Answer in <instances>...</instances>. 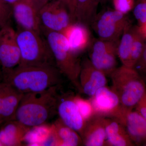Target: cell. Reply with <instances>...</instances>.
<instances>
[{"mask_svg":"<svg viewBox=\"0 0 146 146\" xmlns=\"http://www.w3.org/2000/svg\"><path fill=\"white\" fill-rule=\"evenodd\" d=\"M62 75L55 66H18L1 72V81L23 94L40 92L62 83Z\"/></svg>","mask_w":146,"mask_h":146,"instance_id":"obj_1","label":"cell"},{"mask_svg":"<svg viewBox=\"0 0 146 146\" xmlns=\"http://www.w3.org/2000/svg\"><path fill=\"white\" fill-rule=\"evenodd\" d=\"M73 94H58L57 113L60 119L81 136L86 121L81 114L74 100Z\"/></svg>","mask_w":146,"mask_h":146,"instance_id":"obj_11","label":"cell"},{"mask_svg":"<svg viewBox=\"0 0 146 146\" xmlns=\"http://www.w3.org/2000/svg\"><path fill=\"white\" fill-rule=\"evenodd\" d=\"M23 95L9 84L0 81V125L15 120L16 111Z\"/></svg>","mask_w":146,"mask_h":146,"instance_id":"obj_14","label":"cell"},{"mask_svg":"<svg viewBox=\"0 0 146 146\" xmlns=\"http://www.w3.org/2000/svg\"><path fill=\"white\" fill-rule=\"evenodd\" d=\"M105 124L108 146L134 145L125 127L118 120L106 117Z\"/></svg>","mask_w":146,"mask_h":146,"instance_id":"obj_19","label":"cell"},{"mask_svg":"<svg viewBox=\"0 0 146 146\" xmlns=\"http://www.w3.org/2000/svg\"><path fill=\"white\" fill-rule=\"evenodd\" d=\"M106 76L95 68L89 58L81 61L79 82L81 93L93 97L98 89L106 86Z\"/></svg>","mask_w":146,"mask_h":146,"instance_id":"obj_13","label":"cell"},{"mask_svg":"<svg viewBox=\"0 0 146 146\" xmlns=\"http://www.w3.org/2000/svg\"><path fill=\"white\" fill-rule=\"evenodd\" d=\"M40 9L33 0H21L12 6V16L18 28L41 33L39 16Z\"/></svg>","mask_w":146,"mask_h":146,"instance_id":"obj_12","label":"cell"},{"mask_svg":"<svg viewBox=\"0 0 146 146\" xmlns=\"http://www.w3.org/2000/svg\"><path fill=\"white\" fill-rule=\"evenodd\" d=\"M137 20L144 25L146 22V0H143L135 7L133 11Z\"/></svg>","mask_w":146,"mask_h":146,"instance_id":"obj_27","label":"cell"},{"mask_svg":"<svg viewBox=\"0 0 146 146\" xmlns=\"http://www.w3.org/2000/svg\"><path fill=\"white\" fill-rule=\"evenodd\" d=\"M1 27H0V29H1Z\"/></svg>","mask_w":146,"mask_h":146,"instance_id":"obj_37","label":"cell"},{"mask_svg":"<svg viewBox=\"0 0 146 146\" xmlns=\"http://www.w3.org/2000/svg\"><path fill=\"white\" fill-rule=\"evenodd\" d=\"M21 53L16 40V31L10 25L0 29V65L1 70L20 65Z\"/></svg>","mask_w":146,"mask_h":146,"instance_id":"obj_9","label":"cell"},{"mask_svg":"<svg viewBox=\"0 0 146 146\" xmlns=\"http://www.w3.org/2000/svg\"><path fill=\"white\" fill-rule=\"evenodd\" d=\"M129 25L125 14L115 9H108L98 13L91 26L99 39L106 41L119 40Z\"/></svg>","mask_w":146,"mask_h":146,"instance_id":"obj_6","label":"cell"},{"mask_svg":"<svg viewBox=\"0 0 146 146\" xmlns=\"http://www.w3.org/2000/svg\"><path fill=\"white\" fill-rule=\"evenodd\" d=\"M3 1L7 4L12 6L13 5L20 1L21 0H3Z\"/></svg>","mask_w":146,"mask_h":146,"instance_id":"obj_33","label":"cell"},{"mask_svg":"<svg viewBox=\"0 0 146 146\" xmlns=\"http://www.w3.org/2000/svg\"><path fill=\"white\" fill-rule=\"evenodd\" d=\"M41 8L51 0H33Z\"/></svg>","mask_w":146,"mask_h":146,"instance_id":"obj_32","label":"cell"},{"mask_svg":"<svg viewBox=\"0 0 146 146\" xmlns=\"http://www.w3.org/2000/svg\"><path fill=\"white\" fill-rule=\"evenodd\" d=\"M16 35L21 56L19 65L56 66L49 46L40 33L18 28Z\"/></svg>","mask_w":146,"mask_h":146,"instance_id":"obj_5","label":"cell"},{"mask_svg":"<svg viewBox=\"0 0 146 146\" xmlns=\"http://www.w3.org/2000/svg\"><path fill=\"white\" fill-rule=\"evenodd\" d=\"M46 39L54 58L56 66L80 93L79 82L81 60L71 50L68 41L61 33L44 31Z\"/></svg>","mask_w":146,"mask_h":146,"instance_id":"obj_4","label":"cell"},{"mask_svg":"<svg viewBox=\"0 0 146 146\" xmlns=\"http://www.w3.org/2000/svg\"><path fill=\"white\" fill-rule=\"evenodd\" d=\"M1 125L0 141L4 146L23 145L24 138L30 127L16 120L8 121Z\"/></svg>","mask_w":146,"mask_h":146,"instance_id":"obj_18","label":"cell"},{"mask_svg":"<svg viewBox=\"0 0 146 146\" xmlns=\"http://www.w3.org/2000/svg\"><path fill=\"white\" fill-rule=\"evenodd\" d=\"M110 76L111 89L119 99L123 118L126 113L135 108L145 95V82L134 68L123 65L116 68Z\"/></svg>","mask_w":146,"mask_h":146,"instance_id":"obj_3","label":"cell"},{"mask_svg":"<svg viewBox=\"0 0 146 146\" xmlns=\"http://www.w3.org/2000/svg\"><path fill=\"white\" fill-rule=\"evenodd\" d=\"M134 35V33L131 31L129 25L120 38L118 47V56L122 65L130 68L131 50Z\"/></svg>","mask_w":146,"mask_h":146,"instance_id":"obj_23","label":"cell"},{"mask_svg":"<svg viewBox=\"0 0 146 146\" xmlns=\"http://www.w3.org/2000/svg\"><path fill=\"white\" fill-rule=\"evenodd\" d=\"M0 146H4L3 144L2 143L1 141H0Z\"/></svg>","mask_w":146,"mask_h":146,"instance_id":"obj_35","label":"cell"},{"mask_svg":"<svg viewBox=\"0 0 146 146\" xmlns=\"http://www.w3.org/2000/svg\"><path fill=\"white\" fill-rule=\"evenodd\" d=\"M105 124V116L99 114L86 121L81 136L83 145L108 146Z\"/></svg>","mask_w":146,"mask_h":146,"instance_id":"obj_16","label":"cell"},{"mask_svg":"<svg viewBox=\"0 0 146 146\" xmlns=\"http://www.w3.org/2000/svg\"><path fill=\"white\" fill-rule=\"evenodd\" d=\"M101 0H76L75 22L91 26L96 17Z\"/></svg>","mask_w":146,"mask_h":146,"instance_id":"obj_20","label":"cell"},{"mask_svg":"<svg viewBox=\"0 0 146 146\" xmlns=\"http://www.w3.org/2000/svg\"><path fill=\"white\" fill-rule=\"evenodd\" d=\"M121 123L134 145H146V120L136 110L126 113Z\"/></svg>","mask_w":146,"mask_h":146,"instance_id":"obj_17","label":"cell"},{"mask_svg":"<svg viewBox=\"0 0 146 146\" xmlns=\"http://www.w3.org/2000/svg\"><path fill=\"white\" fill-rule=\"evenodd\" d=\"M65 4L69 10L73 23L75 22L74 12L75 9L76 0H60Z\"/></svg>","mask_w":146,"mask_h":146,"instance_id":"obj_30","label":"cell"},{"mask_svg":"<svg viewBox=\"0 0 146 146\" xmlns=\"http://www.w3.org/2000/svg\"><path fill=\"white\" fill-rule=\"evenodd\" d=\"M144 25H145V28H146V22L145 23V24H144Z\"/></svg>","mask_w":146,"mask_h":146,"instance_id":"obj_36","label":"cell"},{"mask_svg":"<svg viewBox=\"0 0 146 146\" xmlns=\"http://www.w3.org/2000/svg\"><path fill=\"white\" fill-rule=\"evenodd\" d=\"M41 31L61 33L72 23L69 10L60 0H51L39 10Z\"/></svg>","mask_w":146,"mask_h":146,"instance_id":"obj_8","label":"cell"},{"mask_svg":"<svg viewBox=\"0 0 146 146\" xmlns=\"http://www.w3.org/2000/svg\"><path fill=\"white\" fill-rule=\"evenodd\" d=\"M115 9L124 14L131 8V0H113Z\"/></svg>","mask_w":146,"mask_h":146,"instance_id":"obj_28","label":"cell"},{"mask_svg":"<svg viewBox=\"0 0 146 146\" xmlns=\"http://www.w3.org/2000/svg\"><path fill=\"white\" fill-rule=\"evenodd\" d=\"M143 45L141 36L134 33V37L130 53V66L134 68L141 58L144 50Z\"/></svg>","mask_w":146,"mask_h":146,"instance_id":"obj_25","label":"cell"},{"mask_svg":"<svg viewBox=\"0 0 146 146\" xmlns=\"http://www.w3.org/2000/svg\"><path fill=\"white\" fill-rule=\"evenodd\" d=\"M137 63H140V65H138V66L136 65L135 67L137 66V68L138 69L145 68L146 71V48L144 49L142 55Z\"/></svg>","mask_w":146,"mask_h":146,"instance_id":"obj_31","label":"cell"},{"mask_svg":"<svg viewBox=\"0 0 146 146\" xmlns=\"http://www.w3.org/2000/svg\"></svg>","mask_w":146,"mask_h":146,"instance_id":"obj_38","label":"cell"},{"mask_svg":"<svg viewBox=\"0 0 146 146\" xmlns=\"http://www.w3.org/2000/svg\"><path fill=\"white\" fill-rule=\"evenodd\" d=\"M12 16V6L3 1L0 0V27L1 28L10 25Z\"/></svg>","mask_w":146,"mask_h":146,"instance_id":"obj_26","label":"cell"},{"mask_svg":"<svg viewBox=\"0 0 146 146\" xmlns=\"http://www.w3.org/2000/svg\"><path fill=\"white\" fill-rule=\"evenodd\" d=\"M90 100L97 114L115 118L119 122L122 119L123 114L119 99L111 88L103 86Z\"/></svg>","mask_w":146,"mask_h":146,"instance_id":"obj_10","label":"cell"},{"mask_svg":"<svg viewBox=\"0 0 146 146\" xmlns=\"http://www.w3.org/2000/svg\"><path fill=\"white\" fill-rule=\"evenodd\" d=\"M74 100L84 119L86 121L96 115L91 100H86L79 96H74Z\"/></svg>","mask_w":146,"mask_h":146,"instance_id":"obj_24","label":"cell"},{"mask_svg":"<svg viewBox=\"0 0 146 146\" xmlns=\"http://www.w3.org/2000/svg\"><path fill=\"white\" fill-rule=\"evenodd\" d=\"M111 1V0H101V3L102 4H105L106 3L110 1Z\"/></svg>","mask_w":146,"mask_h":146,"instance_id":"obj_34","label":"cell"},{"mask_svg":"<svg viewBox=\"0 0 146 146\" xmlns=\"http://www.w3.org/2000/svg\"><path fill=\"white\" fill-rule=\"evenodd\" d=\"M119 41L94 39L88 48L89 60L95 68L106 76H110L117 68V57Z\"/></svg>","mask_w":146,"mask_h":146,"instance_id":"obj_7","label":"cell"},{"mask_svg":"<svg viewBox=\"0 0 146 146\" xmlns=\"http://www.w3.org/2000/svg\"><path fill=\"white\" fill-rule=\"evenodd\" d=\"M58 87L53 86L44 91L24 94L15 120L30 127L46 123L57 114Z\"/></svg>","mask_w":146,"mask_h":146,"instance_id":"obj_2","label":"cell"},{"mask_svg":"<svg viewBox=\"0 0 146 146\" xmlns=\"http://www.w3.org/2000/svg\"><path fill=\"white\" fill-rule=\"evenodd\" d=\"M59 146L83 145L81 136L58 118L52 124Z\"/></svg>","mask_w":146,"mask_h":146,"instance_id":"obj_21","label":"cell"},{"mask_svg":"<svg viewBox=\"0 0 146 146\" xmlns=\"http://www.w3.org/2000/svg\"><path fill=\"white\" fill-rule=\"evenodd\" d=\"M135 108V110L138 111L146 120V92L143 98L136 105Z\"/></svg>","mask_w":146,"mask_h":146,"instance_id":"obj_29","label":"cell"},{"mask_svg":"<svg viewBox=\"0 0 146 146\" xmlns=\"http://www.w3.org/2000/svg\"><path fill=\"white\" fill-rule=\"evenodd\" d=\"M61 33L72 51L78 56L89 48L92 41L89 27L77 22L72 23Z\"/></svg>","mask_w":146,"mask_h":146,"instance_id":"obj_15","label":"cell"},{"mask_svg":"<svg viewBox=\"0 0 146 146\" xmlns=\"http://www.w3.org/2000/svg\"><path fill=\"white\" fill-rule=\"evenodd\" d=\"M52 130V125L46 123L31 127L24 138L23 143L27 146H44Z\"/></svg>","mask_w":146,"mask_h":146,"instance_id":"obj_22","label":"cell"}]
</instances>
